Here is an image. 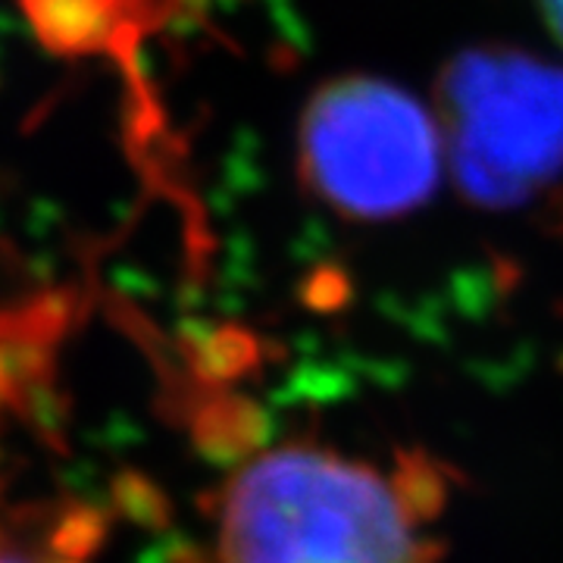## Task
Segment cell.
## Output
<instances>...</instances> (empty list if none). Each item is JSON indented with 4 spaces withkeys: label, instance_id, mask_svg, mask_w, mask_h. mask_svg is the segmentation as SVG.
<instances>
[{
    "label": "cell",
    "instance_id": "1",
    "mask_svg": "<svg viewBox=\"0 0 563 563\" xmlns=\"http://www.w3.org/2000/svg\"><path fill=\"white\" fill-rule=\"evenodd\" d=\"M213 563H439V548L373 466L282 444L225 485Z\"/></svg>",
    "mask_w": 563,
    "mask_h": 563
},
{
    "label": "cell",
    "instance_id": "2",
    "mask_svg": "<svg viewBox=\"0 0 563 563\" xmlns=\"http://www.w3.org/2000/svg\"><path fill=\"white\" fill-rule=\"evenodd\" d=\"M439 122L463 195L488 210H548L563 198V69L514 47L448 63Z\"/></svg>",
    "mask_w": 563,
    "mask_h": 563
},
{
    "label": "cell",
    "instance_id": "3",
    "mask_svg": "<svg viewBox=\"0 0 563 563\" xmlns=\"http://www.w3.org/2000/svg\"><path fill=\"white\" fill-rule=\"evenodd\" d=\"M448 157L439 113L379 79L325 85L301 122V169L332 210L388 220L426 203Z\"/></svg>",
    "mask_w": 563,
    "mask_h": 563
},
{
    "label": "cell",
    "instance_id": "4",
    "mask_svg": "<svg viewBox=\"0 0 563 563\" xmlns=\"http://www.w3.org/2000/svg\"><path fill=\"white\" fill-rule=\"evenodd\" d=\"M532 3L539 7L548 32H551V35L558 38V44L563 47V0H532Z\"/></svg>",
    "mask_w": 563,
    "mask_h": 563
},
{
    "label": "cell",
    "instance_id": "5",
    "mask_svg": "<svg viewBox=\"0 0 563 563\" xmlns=\"http://www.w3.org/2000/svg\"><path fill=\"white\" fill-rule=\"evenodd\" d=\"M3 563H29V561H25V558H20V554H16L13 548H7V554H3Z\"/></svg>",
    "mask_w": 563,
    "mask_h": 563
}]
</instances>
